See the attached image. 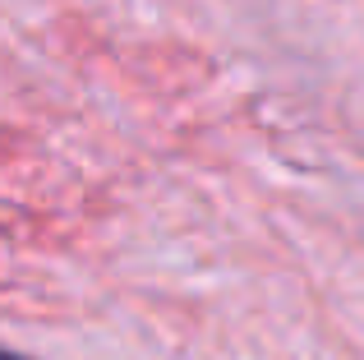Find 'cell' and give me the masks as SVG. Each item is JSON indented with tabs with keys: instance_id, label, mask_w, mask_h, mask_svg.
I'll return each mask as SVG.
<instances>
[{
	"instance_id": "cell-1",
	"label": "cell",
	"mask_w": 364,
	"mask_h": 360,
	"mask_svg": "<svg viewBox=\"0 0 364 360\" xmlns=\"http://www.w3.org/2000/svg\"><path fill=\"white\" fill-rule=\"evenodd\" d=\"M0 360H28V356H18V351H9V346H0Z\"/></svg>"
}]
</instances>
